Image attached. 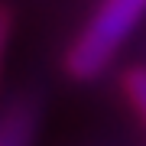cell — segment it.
I'll return each mask as SVG.
<instances>
[{
  "instance_id": "7a4b0ae2",
  "label": "cell",
  "mask_w": 146,
  "mask_h": 146,
  "mask_svg": "<svg viewBox=\"0 0 146 146\" xmlns=\"http://www.w3.org/2000/svg\"><path fill=\"white\" fill-rule=\"evenodd\" d=\"M123 94H127V101H130L133 114L140 117L143 127H146V68L143 65L127 68V75H123Z\"/></svg>"
},
{
  "instance_id": "3957f363",
  "label": "cell",
  "mask_w": 146,
  "mask_h": 146,
  "mask_svg": "<svg viewBox=\"0 0 146 146\" xmlns=\"http://www.w3.org/2000/svg\"><path fill=\"white\" fill-rule=\"evenodd\" d=\"M10 36H13V10L7 3H0V72H3V58H7Z\"/></svg>"
},
{
  "instance_id": "6da1fadb",
  "label": "cell",
  "mask_w": 146,
  "mask_h": 146,
  "mask_svg": "<svg viewBox=\"0 0 146 146\" xmlns=\"http://www.w3.org/2000/svg\"><path fill=\"white\" fill-rule=\"evenodd\" d=\"M143 16H146V0H101L91 20L84 23V29L68 46L65 55L68 75L78 81L98 78L114 62V55L140 26Z\"/></svg>"
}]
</instances>
